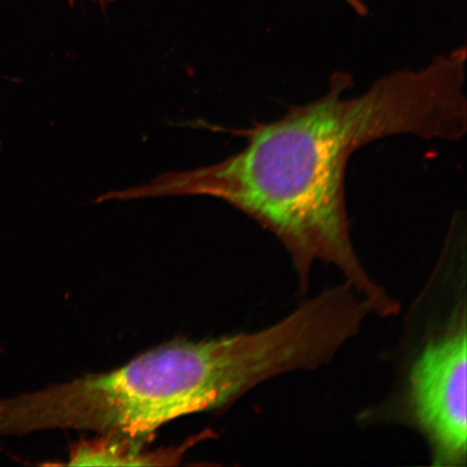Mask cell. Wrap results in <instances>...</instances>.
<instances>
[{"label":"cell","mask_w":467,"mask_h":467,"mask_svg":"<svg viewBox=\"0 0 467 467\" xmlns=\"http://www.w3.org/2000/svg\"><path fill=\"white\" fill-rule=\"evenodd\" d=\"M465 46L425 67L401 69L363 95L344 98L353 80L337 72L317 100L294 105L279 119L241 131L246 149L214 165L167 172L121 190L122 201L209 196L230 203L284 244L308 287L317 262L334 265L344 282L390 317L400 306L361 265L350 239L346 173L356 150L376 140L410 134L458 141L467 130Z\"/></svg>","instance_id":"cell-1"},{"label":"cell","mask_w":467,"mask_h":467,"mask_svg":"<svg viewBox=\"0 0 467 467\" xmlns=\"http://www.w3.org/2000/svg\"><path fill=\"white\" fill-rule=\"evenodd\" d=\"M323 312L302 302L268 328L201 342L172 341L109 372L0 399V436L87 430L145 440L161 426L229 404L334 352Z\"/></svg>","instance_id":"cell-2"},{"label":"cell","mask_w":467,"mask_h":467,"mask_svg":"<svg viewBox=\"0 0 467 467\" xmlns=\"http://www.w3.org/2000/svg\"><path fill=\"white\" fill-rule=\"evenodd\" d=\"M466 340L463 315L426 344L409 372V404L434 466L466 465Z\"/></svg>","instance_id":"cell-3"},{"label":"cell","mask_w":467,"mask_h":467,"mask_svg":"<svg viewBox=\"0 0 467 467\" xmlns=\"http://www.w3.org/2000/svg\"><path fill=\"white\" fill-rule=\"evenodd\" d=\"M141 441L107 434L101 440L81 442L73 449L68 465H175L188 448L148 451Z\"/></svg>","instance_id":"cell-4"},{"label":"cell","mask_w":467,"mask_h":467,"mask_svg":"<svg viewBox=\"0 0 467 467\" xmlns=\"http://www.w3.org/2000/svg\"><path fill=\"white\" fill-rule=\"evenodd\" d=\"M68 2L73 4L78 2V0H68ZM93 2H97L102 5H107L108 4L114 2V0H93Z\"/></svg>","instance_id":"cell-5"},{"label":"cell","mask_w":467,"mask_h":467,"mask_svg":"<svg viewBox=\"0 0 467 467\" xmlns=\"http://www.w3.org/2000/svg\"><path fill=\"white\" fill-rule=\"evenodd\" d=\"M0 150H2V144H0Z\"/></svg>","instance_id":"cell-6"}]
</instances>
